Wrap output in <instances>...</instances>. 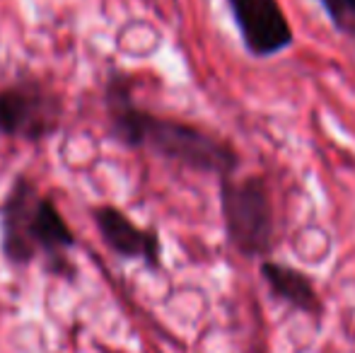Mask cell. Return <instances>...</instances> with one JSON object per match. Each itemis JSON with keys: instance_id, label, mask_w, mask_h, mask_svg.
<instances>
[{"instance_id": "3957f363", "label": "cell", "mask_w": 355, "mask_h": 353, "mask_svg": "<svg viewBox=\"0 0 355 353\" xmlns=\"http://www.w3.org/2000/svg\"><path fill=\"white\" fill-rule=\"evenodd\" d=\"M220 213L227 242L244 259H268L276 247V213L261 175L220 177Z\"/></svg>"}, {"instance_id": "ba28073f", "label": "cell", "mask_w": 355, "mask_h": 353, "mask_svg": "<svg viewBox=\"0 0 355 353\" xmlns=\"http://www.w3.org/2000/svg\"><path fill=\"white\" fill-rule=\"evenodd\" d=\"M336 34L355 44V0H317Z\"/></svg>"}, {"instance_id": "7a4b0ae2", "label": "cell", "mask_w": 355, "mask_h": 353, "mask_svg": "<svg viewBox=\"0 0 355 353\" xmlns=\"http://www.w3.org/2000/svg\"><path fill=\"white\" fill-rule=\"evenodd\" d=\"M3 255L10 264L27 266L44 257L51 271H73L68 266V250L75 237L51 198L42 196L34 182L17 177L0 211Z\"/></svg>"}, {"instance_id": "52a82bcc", "label": "cell", "mask_w": 355, "mask_h": 353, "mask_svg": "<svg viewBox=\"0 0 355 353\" xmlns=\"http://www.w3.org/2000/svg\"><path fill=\"white\" fill-rule=\"evenodd\" d=\"M259 276H261L263 286L268 288V295L273 300L283 302L285 307H290L295 312L314 317V320H319L324 315L322 295H319L309 273L300 271V268L290 264H281V261L261 259Z\"/></svg>"}, {"instance_id": "8992f818", "label": "cell", "mask_w": 355, "mask_h": 353, "mask_svg": "<svg viewBox=\"0 0 355 353\" xmlns=\"http://www.w3.org/2000/svg\"><path fill=\"white\" fill-rule=\"evenodd\" d=\"M94 223H97L99 235L104 237L109 250H114L119 257L143 259L150 268H159L162 247H159L157 232L136 225L126 213L114 206L97 208L94 211Z\"/></svg>"}, {"instance_id": "6da1fadb", "label": "cell", "mask_w": 355, "mask_h": 353, "mask_svg": "<svg viewBox=\"0 0 355 353\" xmlns=\"http://www.w3.org/2000/svg\"><path fill=\"white\" fill-rule=\"evenodd\" d=\"M112 131L123 146L145 148L162 160L177 162L201 175H237L242 157L225 138L179 119L159 117L138 107L131 85L123 76H114L104 92Z\"/></svg>"}, {"instance_id": "277c9868", "label": "cell", "mask_w": 355, "mask_h": 353, "mask_svg": "<svg viewBox=\"0 0 355 353\" xmlns=\"http://www.w3.org/2000/svg\"><path fill=\"white\" fill-rule=\"evenodd\" d=\"M61 123V102L37 80H17L0 89V133L42 141Z\"/></svg>"}, {"instance_id": "5b68a950", "label": "cell", "mask_w": 355, "mask_h": 353, "mask_svg": "<svg viewBox=\"0 0 355 353\" xmlns=\"http://www.w3.org/2000/svg\"><path fill=\"white\" fill-rule=\"evenodd\" d=\"M242 46L254 58H273L295 44L281 0H225Z\"/></svg>"}]
</instances>
